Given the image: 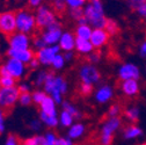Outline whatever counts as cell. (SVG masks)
Segmentation results:
<instances>
[{"label": "cell", "mask_w": 146, "mask_h": 145, "mask_svg": "<svg viewBox=\"0 0 146 145\" xmlns=\"http://www.w3.org/2000/svg\"><path fill=\"white\" fill-rule=\"evenodd\" d=\"M42 88L48 95H50L54 100L57 104L62 106V103L64 102V96L68 93L70 84L65 77L56 74L54 72H49L48 78Z\"/></svg>", "instance_id": "1"}, {"label": "cell", "mask_w": 146, "mask_h": 145, "mask_svg": "<svg viewBox=\"0 0 146 145\" xmlns=\"http://www.w3.org/2000/svg\"><path fill=\"white\" fill-rule=\"evenodd\" d=\"M84 15L88 25L93 28H104L108 20L102 0H87L84 7Z\"/></svg>", "instance_id": "2"}, {"label": "cell", "mask_w": 146, "mask_h": 145, "mask_svg": "<svg viewBox=\"0 0 146 145\" xmlns=\"http://www.w3.org/2000/svg\"><path fill=\"white\" fill-rule=\"evenodd\" d=\"M123 128L122 117H106L98 132V145H113L115 135Z\"/></svg>", "instance_id": "3"}, {"label": "cell", "mask_w": 146, "mask_h": 145, "mask_svg": "<svg viewBox=\"0 0 146 145\" xmlns=\"http://www.w3.org/2000/svg\"><path fill=\"white\" fill-rule=\"evenodd\" d=\"M16 15V28L17 31H21L28 35H33L37 30V22H36L35 12L30 9L22 8L15 12Z\"/></svg>", "instance_id": "4"}, {"label": "cell", "mask_w": 146, "mask_h": 145, "mask_svg": "<svg viewBox=\"0 0 146 145\" xmlns=\"http://www.w3.org/2000/svg\"><path fill=\"white\" fill-rule=\"evenodd\" d=\"M78 79L80 82L96 86L100 85L102 80V74L96 65L86 62L78 67Z\"/></svg>", "instance_id": "5"}, {"label": "cell", "mask_w": 146, "mask_h": 145, "mask_svg": "<svg viewBox=\"0 0 146 145\" xmlns=\"http://www.w3.org/2000/svg\"><path fill=\"white\" fill-rule=\"evenodd\" d=\"M35 16H36V22H37V28L43 30L58 21L57 19V13L53 11L51 5L42 4L35 9Z\"/></svg>", "instance_id": "6"}, {"label": "cell", "mask_w": 146, "mask_h": 145, "mask_svg": "<svg viewBox=\"0 0 146 145\" xmlns=\"http://www.w3.org/2000/svg\"><path fill=\"white\" fill-rule=\"evenodd\" d=\"M20 89L16 86L3 87L0 89V108L6 112L11 110L16 103H19L20 99Z\"/></svg>", "instance_id": "7"}, {"label": "cell", "mask_w": 146, "mask_h": 145, "mask_svg": "<svg viewBox=\"0 0 146 145\" xmlns=\"http://www.w3.org/2000/svg\"><path fill=\"white\" fill-rule=\"evenodd\" d=\"M141 77V72L139 66L132 62L122 63L117 69V78L119 81L123 80H139Z\"/></svg>", "instance_id": "8"}, {"label": "cell", "mask_w": 146, "mask_h": 145, "mask_svg": "<svg viewBox=\"0 0 146 145\" xmlns=\"http://www.w3.org/2000/svg\"><path fill=\"white\" fill-rule=\"evenodd\" d=\"M63 26L60 23V21H56L54 23H52L51 26H49L48 28L41 30V36L44 40L46 45H54L58 44L62 35H63Z\"/></svg>", "instance_id": "9"}, {"label": "cell", "mask_w": 146, "mask_h": 145, "mask_svg": "<svg viewBox=\"0 0 146 145\" xmlns=\"http://www.w3.org/2000/svg\"><path fill=\"white\" fill-rule=\"evenodd\" d=\"M17 31L16 28V15L15 12L4 11L0 12V34L8 36Z\"/></svg>", "instance_id": "10"}, {"label": "cell", "mask_w": 146, "mask_h": 145, "mask_svg": "<svg viewBox=\"0 0 146 145\" xmlns=\"http://www.w3.org/2000/svg\"><path fill=\"white\" fill-rule=\"evenodd\" d=\"M60 52H62V50H60V47L58 44L46 45V47L40 49L38 51H36V58L38 59L41 66L50 67L53 58Z\"/></svg>", "instance_id": "11"}, {"label": "cell", "mask_w": 146, "mask_h": 145, "mask_svg": "<svg viewBox=\"0 0 146 145\" xmlns=\"http://www.w3.org/2000/svg\"><path fill=\"white\" fill-rule=\"evenodd\" d=\"M4 64L8 71V73L16 80H22L26 77L28 69H29L27 64L17 61L15 58H12V57H7V59L5 61Z\"/></svg>", "instance_id": "12"}, {"label": "cell", "mask_w": 146, "mask_h": 145, "mask_svg": "<svg viewBox=\"0 0 146 145\" xmlns=\"http://www.w3.org/2000/svg\"><path fill=\"white\" fill-rule=\"evenodd\" d=\"M7 44L8 48L12 49H30L33 44V37L31 35L15 31L7 37Z\"/></svg>", "instance_id": "13"}, {"label": "cell", "mask_w": 146, "mask_h": 145, "mask_svg": "<svg viewBox=\"0 0 146 145\" xmlns=\"http://www.w3.org/2000/svg\"><path fill=\"white\" fill-rule=\"evenodd\" d=\"M115 98V88L109 84H100L93 93V99L98 104H107Z\"/></svg>", "instance_id": "14"}, {"label": "cell", "mask_w": 146, "mask_h": 145, "mask_svg": "<svg viewBox=\"0 0 146 145\" xmlns=\"http://www.w3.org/2000/svg\"><path fill=\"white\" fill-rule=\"evenodd\" d=\"M119 92L126 99H135L140 93L139 80H123L119 81Z\"/></svg>", "instance_id": "15"}, {"label": "cell", "mask_w": 146, "mask_h": 145, "mask_svg": "<svg viewBox=\"0 0 146 145\" xmlns=\"http://www.w3.org/2000/svg\"><path fill=\"white\" fill-rule=\"evenodd\" d=\"M6 56L15 58V59H17V61H20V62H22V63L28 65L30 63V61L33 58H35L36 51L33 48H30V49H12V48H7Z\"/></svg>", "instance_id": "16"}, {"label": "cell", "mask_w": 146, "mask_h": 145, "mask_svg": "<svg viewBox=\"0 0 146 145\" xmlns=\"http://www.w3.org/2000/svg\"><path fill=\"white\" fill-rule=\"evenodd\" d=\"M110 37L111 36L108 34V31L104 28H94L89 41L92 42L95 50H101L108 44Z\"/></svg>", "instance_id": "17"}, {"label": "cell", "mask_w": 146, "mask_h": 145, "mask_svg": "<svg viewBox=\"0 0 146 145\" xmlns=\"http://www.w3.org/2000/svg\"><path fill=\"white\" fill-rule=\"evenodd\" d=\"M76 42H77V36L73 31L64 30L63 35L58 42V45L60 47V50L63 52L66 51H74L76 50Z\"/></svg>", "instance_id": "18"}, {"label": "cell", "mask_w": 146, "mask_h": 145, "mask_svg": "<svg viewBox=\"0 0 146 145\" xmlns=\"http://www.w3.org/2000/svg\"><path fill=\"white\" fill-rule=\"evenodd\" d=\"M57 103L54 102V100L48 95L45 98V100L38 106L40 108V113L38 115H44V116H50V117H58L59 113L57 109Z\"/></svg>", "instance_id": "19"}, {"label": "cell", "mask_w": 146, "mask_h": 145, "mask_svg": "<svg viewBox=\"0 0 146 145\" xmlns=\"http://www.w3.org/2000/svg\"><path fill=\"white\" fill-rule=\"evenodd\" d=\"M143 129L136 123H127L122 128V136L125 140H133L143 136Z\"/></svg>", "instance_id": "20"}, {"label": "cell", "mask_w": 146, "mask_h": 145, "mask_svg": "<svg viewBox=\"0 0 146 145\" xmlns=\"http://www.w3.org/2000/svg\"><path fill=\"white\" fill-rule=\"evenodd\" d=\"M86 131H87V128L82 122H74L67 129L66 136H68L73 140H79L86 135Z\"/></svg>", "instance_id": "21"}, {"label": "cell", "mask_w": 146, "mask_h": 145, "mask_svg": "<svg viewBox=\"0 0 146 145\" xmlns=\"http://www.w3.org/2000/svg\"><path fill=\"white\" fill-rule=\"evenodd\" d=\"M122 115L127 121V123H137L140 117V109L136 104H129L124 107Z\"/></svg>", "instance_id": "22"}, {"label": "cell", "mask_w": 146, "mask_h": 145, "mask_svg": "<svg viewBox=\"0 0 146 145\" xmlns=\"http://www.w3.org/2000/svg\"><path fill=\"white\" fill-rule=\"evenodd\" d=\"M95 49L89 40H85V39H77L76 42V51L79 55L82 56H88L90 52H93Z\"/></svg>", "instance_id": "23"}, {"label": "cell", "mask_w": 146, "mask_h": 145, "mask_svg": "<svg viewBox=\"0 0 146 145\" xmlns=\"http://www.w3.org/2000/svg\"><path fill=\"white\" fill-rule=\"evenodd\" d=\"M62 109H64V110L68 112L70 114H72L73 117L76 118V121H80L84 117V113L80 110V108L77 104L72 103L71 101L64 100V102L62 103Z\"/></svg>", "instance_id": "24"}, {"label": "cell", "mask_w": 146, "mask_h": 145, "mask_svg": "<svg viewBox=\"0 0 146 145\" xmlns=\"http://www.w3.org/2000/svg\"><path fill=\"white\" fill-rule=\"evenodd\" d=\"M93 27L88 25V23H81V25H77L76 29H74V34L77 36V39H85V40H89L90 36L93 33Z\"/></svg>", "instance_id": "25"}, {"label": "cell", "mask_w": 146, "mask_h": 145, "mask_svg": "<svg viewBox=\"0 0 146 145\" xmlns=\"http://www.w3.org/2000/svg\"><path fill=\"white\" fill-rule=\"evenodd\" d=\"M58 118H59V125L63 126V128H66V129H68L70 126L76 122V118L73 117V115L70 114L68 112L64 110V109H62L59 112Z\"/></svg>", "instance_id": "26"}, {"label": "cell", "mask_w": 146, "mask_h": 145, "mask_svg": "<svg viewBox=\"0 0 146 145\" xmlns=\"http://www.w3.org/2000/svg\"><path fill=\"white\" fill-rule=\"evenodd\" d=\"M48 74H49V71L46 70H37L33 79V85L36 88H42L48 78Z\"/></svg>", "instance_id": "27"}, {"label": "cell", "mask_w": 146, "mask_h": 145, "mask_svg": "<svg viewBox=\"0 0 146 145\" xmlns=\"http://www.w3.org/2000/svg\"><path fill=\"white\" fill-rule=\"evenodd\" d=\"M66 64H67V62H66L64 55L60 52V53H58V55L53 58V61H52L50 67L52 69L53 72H58V71H62V70L66 66Z\"/></svg>", "instance_id": "28"}, {"label": "cell", "mask_w": 146, "mask_h": 145, "mask_svg": "<svg viewBox=\"0 0 146 145\" xmlns=\"http://www.w3.org/2000/svg\"><path fill=\"white\" fill-rule=\"evenodd\" d=\"M123 109H124V107L121 103L114 102L109 106L106 117H121V115L123 114Z\"/></svg>", "instance_id": "29"}, {"label": "cell", "mask_w": 146, "mask_h": 145, "mask_svg": "<svg viewBox=\"0 0 146 145\" xmlns=\"http://www.w3.org/2000/svg\"><path fill=\"white\" fill-rule=\"evenodd\" d=\"M31 96H33V103L38 107L45 100L48 94L44 92L43 88H36V89H34L31 92Z\"/></svg>", "instance_id": "30"}, {"label": "cell", "mask_w": 146, "mask_h": 145, "mask_svg": "<svg viewBox=\"0 0 146 145\" xmlns=\"http://www.w3.org/2000/svg\"><path fill=\"white\" fill-rule=\"evenodd\" d=\"M104 29L108 31V34L110 35L111 37H113V36H116L119 33V30H121L118 22L115 21L114 19H109V17H108V20H107L106 26H104Z\"/></svg>", "instance_id": "31"}, {"label": "cell", "mask_w": 146, "mask_h": 145, "mask_svg": "<svg viewBox=\"0 0 146 145\" xmlns=\"http://www.w3.org/2000/svg\"><path fill=\"white\" fill-rule=\"evenodd\" d=\"M22 145H46L43 135H34L22 140Z\"/></svg>", "instance_id": "32"}, {"label": "cell", "mask_w": 146, "mask_h": 145, "mask_svg": "<svg viewBox=\"0 0 146 145\" xmlns=\"http://www.w3.org/2000/svg\"><path fill=\"white\" fill-rule=\"evenodd\" d=\"M51 7L57 14H64L68 9L65 0H51Z\"/></svg>", "instance_id": "33"}, {"label": "cell", "mask_w": 146, "mask_h": 145, "mask_svg": "<svg viewBox=\"0 0 146 145\" xmlns=\"http://www.w3.org/2000/svg\"><path fill=\"white\" fill-rule=\"evenodd\" d=\"M67 15L71 20L76 21L77 23L85 17L84 15V8H68L67 9Z\"/></svg>", "instance_id": "34"}, {"label": "cell", "mask_w": 146, "mask_h": 145, "mask_svg": "<svg viewBox=\"0 0 146 145\" xmlns=\"http://www.w3.org/2000/svg\"><path fill=\"white\" fill-rule=\"evenodd\" d=\"M78 90H79V94L81 96H90L93 95L94 93V86L93 85H89V84H84V82H80L79 84V87H78Z\"/></svg>", "instance_id": "35"}, {"label": "cell", "mask_w": 146, "mask_h": 145, "mask_svg": "<svg viewBox=\"0 0 146 145\" xmlns=\"http://www.w3.org/2000/svg\"><path fill=\"white\" fill-rule=\"evenodd\" d=\"M87 58V62L90 63V64H94V65H98L101 59H102V53H101V50H94L93 52H90L88 56H86Z\"/></svg>", "instance_id": "36"}, {"label": "cell", "mask_w": 146, "mask_h": 145, "mask_svg": "<svg viewBox=\"0 0 146 145\" xmlns=\"http://www.w3.org/2000/svg\"><path fill=\"white\" fill-rule=\"evenodd\" d=\"M46 47L44 40L42 39L41 34H36L35 36H33V44H31V48L35 50V51H38L40 49Z\"/></svg>", "instance_id": "37"}, {"label": "cell", "mask_w": 146, "mask_h": 145, "mask_svg": "<svg viewBox=\"0 0 146 145\" xmlns=\"http://www.w3.org/2000/svg\"><path fill=\"white\" fill-rule=\"evenodd\" d=\"M28 126H29V129H30L31 131L38 132V131L43 128V126H44V124H43V122L41 121L40 117H35V118H31V120L29 121Z\"/></svg>", "instance_id": "38"}, {"label": "cell", "mask_w": 146, "mask_h": 145, "mask_svg": "<svg viewBox=\"0 0 146 145\" xmlns=\"http://www.w3.org/2000/svg\"><path fill=\"white\" fill-rule=\"evenodd\" d=\"M44 139H45V143H46V145H56V143H57V139H58V137L59 136H57V134L54 132L53 130H48L44 135Z\"/></svg>", "instance_id": "39"}, {"label": "cell", "mask_w": 146, "mask_h": 145, "mask_svg": "<svg viewBox=\"0 0 146 145\" xmlns=\"http://www.w3.org/2000/svg\"><path fill=\"white\" fill-rule=\"evenodd\" d=\"M19 103L22 107H29L30 104H33L31 92L30 93H21L20 94V99H19Z\"/></svg>", "instance_id": "40"}, {"label": "cell", "mask_w": 146, "mask_h": 145, "mask_svg": "<svg viewBox=\"0 0 146 145\" xmlns=\"http://www.w3.org/2000/svg\"><path fill=\"white\" fill-rule=\"evenodd\" d=\"M68 8H84L87 0H65Z\"/></svg>", "instance_id": "41"}, {"label": "cell", "mask_w": 146, "mask_h": 145, "mask_svg": "<svg viewBox=\"0 0 146 145\" xmlns=\"http://www.w3.org/2000/svg\"><path fill=\"white\" fill-rule=\"evenodd\" d=\"M17 80L15 78H13L12 76H4L1 77V85L3 87H12V86H16Z\"/></svg>", "instance_id": "42"}, {"label": "cell", "mask_w": 146, "mask_h": 145, "mask_svg": "<svg viewBox=\"0 0 146 145\" xmlns=\"http://www.w3.org/2000/svg\"><path fill=\"white\" fill-rule=\"evenodd\" d=\"M4 145H22V142L19 139V137H17L16 135L9 134L6 137V140H5V144Z\"/></svg>", "instance_id": "43"}, {"label": "cell", "mask_w": 146, "mask_h": 145, "mask_svg": "<svg viewBox=\"0 0 146 145\" xmlns=\"http://www.w3.org/2000/svg\"><path fill=\"white\" fill-rule=\"evenodd\" d=\"M145 1H146V0H125L127 7H129L130 9H132V11H135V12H136Z\"/></svg>", "instance_id": "44"}, {"label": "cell", "mask_w": 146, "mask_h": 145, "mask_svg": "<svg viewBox=\"0 0 146 145\" xmlns=\"http://www.w3.org/2000/svg\"><path fill=\"white\" fill-rule=\"evenodd\" d=\"M6 130V110L0 108V135Z\"/></svg>", "instance_id": "45"}, {"label": "cell", "mask_w": 146, "mask_h": 145, "mask_svg": "<svg viewBox=\"0 0 146 145\" xmlns=\"http://www.w3.org/2000/svg\"><path fill=\"white\" fill-rule=\"evenodd\" d=\"M17 87H19L21 93H30L31 92V84L28 81H20L17 84Z\"/></svg>", "instance_id": "46"}, {"label": "cell", "mask_w": 146, "mask_h": 145, "mask_svg": "<svg viewBox=\"0 0 146 145\" xmlns=\"http://www.w3.org/2000/svg\"><path fill=\"white\" fill-rule=\"evenodd\" d=\"M56 145H74V140L71 139L68 136H59Z\"/></svg>", "instance_id": "47"}, {"label": "cell", "mask_w": 146, "mask_h": 145, "mask_svg": "<svg viewBox=\"0 0 146 145\" xmlns=\"http://www.w3.org/2000/svg\"><path fill=\"white\" fill-rule=\"evenodd\" d=\"M136 13H137V15L140 17V19L145 22V25H146V1L136 11Z\"/></svg>", "instance_id": "48"}, {"label": "cell", "mask_w": 146, "mask_h": 145, "mask_svg": "<svg viewBox=\"0 0 146 145\" xmlns=\"http://www.w3.org/2000/svg\"><path fill=\"white\" fill-rule=\"evenodd\" d=\"M138 55L141 57V58H144V59H146V37L144 39V41L139 44V47H138Z\"/></svg>", "instance_id": "49"}, {"label": "cell", "mask_w": 146, "mask_h": 145, "mask_svg": "<svg viewBox=\"0 0 146 145\" xmlns=\"http://www.w3.org/2000/svg\"><path fill=\"white\" fill-rule=\"evenodd\" d=\"M40 66H41V64H40L38 59L36 58V56H35V58H33V59L30 61V63L28 64V67H29V70H34V71H37Z\"/></svg>", "instance_id": "50"}, {"label": "cell", "mask_w": 146, "mask_h": 145, "mask_svg": "<svg viewBox=\"0 0 146 145\" xmlns=\"http://www.w3.org/2000/svg\"><path fill=\"white\" fill-rule=\"evenodd\" d=\"M27 1H28L29 6L33 8H37L38 6H41L43 4V0H27Z\"/></svg>", "instance_id": "51"}, {"label": "cell", "mask_w": 146, "mask_h": 145, "mask_svg": "<svg viewBox=\"0 0 146 145\" xmlns=\"http://www.w3.org/2000/svg\"><path fill=\"white\" fill-rule=\"evenodd\" d=\"M63 55H64V57H65V59H66L67 63H70V62H72L73 59H74V52H73V51L63 52Z\"/></svg>", "instance_id": "52"}, {"label": "cell", "mask_w": 146, "mask_h": 145, "mask_svg": "<svg viewBox=\"0 0 146 145\" xmlns=\"http://www.w3.org/2000/svg\"><path fill=\"white\" fill-rule=\"evenodd\" d=\"M137 145H146V140H145V142H141V143H139V144H137Z\"/></svg>", "instance_id": "53"}, {"label": "cell", "mask_w": 146, "mask_h": 145, "mask_svg": "<svg viewBox=\"0 0 146 145\" xmlns=\"http://www.w3.org/2000/svg\"><path fill=\"white\" fill-rule=\"evenodd\" d=\"M3 88V85H1V77H0V89Z\"/></svg>", "instance_id": "54"}, {"label": "cell", "mask_w": 146, "mask_h": 145, "mask_svg": "<svg viewBox=\"0 0 146 145\" xmlns=\"http://www.w3.org/2000/svg\"><path fill=\"white\" fill-rule=\"evenodd\" d=\"M74 145H85V144H82V143H79V144H74Z\"/></svg>", "instance_id": "55"}, {"label": "cell", "mask_w": 146, "mask_h": 145, "mask_svg": "<svg viewBox=\"0 0 146 145\" xmlns=\"http://www.w3.org/2000/svg\"><path fill=\"white\" fill-rule=\"evenodd\" d=\"M145 76H146V65H145Z\"/></svg>", "instance_id": "56"}, {"label": "cell", "mask_w": 146, "mask_h": 145, "mask_svg": "<svg viewBox=\"0 0 146 145\" xmlns=\"http://www.w3.org/2000/svg\"><path fill=\"white\" fill-rule=\"evenodd\" d=\"M0 61H1V53H0Z\"/></svg>", "instance_id": "57"}]
</instances>
